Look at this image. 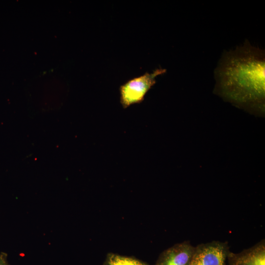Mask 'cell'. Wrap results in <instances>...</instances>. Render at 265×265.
Wrapping results in <instances>:
<instances>
[{"mask_svg":"<svg viewBox=\"0 0 265 265\" xmlns=\"http://www.w3.org/2000/svg\"><path fill=\"white\" fill-rule=\"evenodd\" d=\"M265 67L264 51L245 41L221 56L214 71L216 92L239 106L263 108Z\"/></svg>","mask_w":265,"mask_h":265,"instance_id":"obj_1","label":"cell"},{"mask_svg":"<svg viewBox=\"0 0 265 265\" xmlns=\"http://www.w3.org/2000/svg\"><path fill=\"white\" fill-rule=\"evenodd\" d=\"M165 69L159 68L152 73L145 74L128 80L119 88L120 103L124 108L131 105L141 103L145 95L156 83V78L166 72Z\"/></svg>","mask_w":265,"mask_h":265,"instance_id":"obj_2","label":"cell"},{"mask_svg":"<svg viewBox=\"0 0 265 265\" xmlns=\"http://www.w3.org/2000/svg\"><path fill=\"white\" fill-rule=\"evenodd\" d=\"M227 243L213 241L195 247L189 265H225L229 252Z\"/></svg>","mask_w":265,"mask_h":265,"instance_id":"obj_3","label":"cell"},{"mask_svg":"<svg viewBox=\"0 0 265 265\" xmlns=\"http://www.w3.org/2000/svg\"><path fill=\"white\" fill-rule=\"evenodd\" d=\"M195 249L189 241L176 244L164 250L155 265H189Z\"/></svg>","mask_w":265,"mask_h":265,"instance_id":"obj_4","label":"cell"},{"mask_svg":"<svg viewBox=\"0 0 265 265\" xmlns=\"http://www.w3.org/2000/svg\"><path fill=\"white\" fill-rule=\"evenodd\" d=\"M229 265H265V242L263 239L238 253L229 252Z\"/></svg>","mask_w":265,"mask_h":265,"instance_id":"obj_5","label":"cell"},{"mask_svg":"<svg viewBox=\"0 0 265 265\" xmlns=\"http://www.w3.org/2000/svg\"><path fill=\"white\" fill-rule=\"evenodd\" d=\"M104 265H147L140 261L115 254L108 256Z\"/></svg>","mask_w":265,"mask_h":265,"instance_id":"obj_6","label":"cell"},{"mask_svg":"<svg viewBox=\"0 0 265 265\" xmlns=\"http://www.w3.org/2000/svg\"><path fill=\"white\" fill-rule=\"evenodd\" d=\"M7 254L1 252L0 253V265H10L7 261Z\"/></svg>","mask_w":265,"mask_h":265,"instance_id":"obj_7","label":"cell"}]
</instances>
